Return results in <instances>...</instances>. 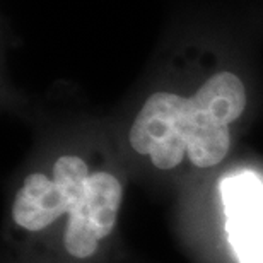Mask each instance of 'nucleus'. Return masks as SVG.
I'll list each match as a JSON object with an SVG mask.
<instances>
[{
  "label": "nucleus",
  "instance_id": "obj_1",
  "mask_svg": "<svg viewBox=\"0 0 263 263\" xmlns=\"http://www.w3.org/2000/svg\"><path fill=\"white\" fill-rule=\"evenodd\" d=\"M248 94L238 73H212L192 96L170 91L151 94L132 122L130 145L159 170L180 166L185 156L197 167L224 161L231 123L245 113Z\"/></svg>",
  "mask_w": 263,
  "mask_h": 263
},
{
  "label": "nucleus",
  "instance_id": "obj_2",
  "mask_svg": "<svg viewBox=\"0 0 263 263\" xmlns=\"http://www.w3.org/2000/svg\"><path fill=\"white\" fill-rule=\"evenodd\" d=\"M123 190L113 175L89 167L79 156H60L53 178L33 173L24 180L12 205L14 222L26 231H41L68 214L65 250L76 258H89L98 243L111 233Z\"/></svg>",
  "mask_w": 263,
  "mask_h": 263
},
{
  "label": "nucleus",
  "instance_id": "obj_3",
  "mask_svg": "<svg viewBox=\"0 0 263 263\" xmlns=\"http://www.w3.org/2000/svg\"><path fill=\"white\" fill-rule=\"evenodd\" d=\"M226 234L239 263H263V181L241 171L220 181Z\"/></svg>",
  "mask_w": 263,
  "mask_h": 263
}]
</instances>
